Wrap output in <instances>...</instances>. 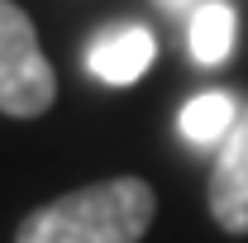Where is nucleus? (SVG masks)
Here are the masks:
<instances>
[{
  "instance_id": "nucleus-3",
  "label": "nucleus",
  "mask_w": 248,
  "mask_h": 243,
  "mask_svg": "<svg viewBox=\"0 0 248 243\" xmlns=\"http://www.w3.org/2000/svg\"><path fill=\"white\" fill-rule=\"evenodd\" d=\"M205 200H210V214L224 234H248V100L239 105V120L219 143Z\"/></svg>"
},
{
  "instance_id": "nucleus-2",
  "label": "nucleus",
  "mask_w": 248,
  "mask_h": 243,
  "mask_svg": "<svg viewBox=\"0 0 248 243\" xmlns=\"http://www.w3.org/2000/svg\"><path fill=\"white\" fill-rule=\"evenodd\" d=\"M53 100H58V76L38 48L33 19L15 0H0V115L33 120L53 110Z\"/></svg>"
},
{
  "instance_id": "nucleus-5",
  "label": "nucleus",
  "mask_w": 248,
  "mask_h": 243,
  "mask_svg": "<svg viewBox=\"0 0 248 243\" xmlns=\"http://www.w3.org/2000/svg\"><path fill=\"white\" fill-rule=\"evenodd\" d=\"M229 48H234V10L224 0L201 5L196 19H191V58L215 67V62L229 58Z\"/></svg>"
},
{
  "instance_id": "nucleus-6",
  "label": "nucleus",
  "mask_w": 248,
  "mask_h": 243,
  "mask_svg": "<svg viewBox=\"0 0 248 243\" xmlns=\"http://www.w3.org/2000/svg\"><path fill=\"white\" fill-rule=\"evenodd\" d=\"M234 120H239L234 95L205 91V95H196V100L182 110V134L196 138V143H215V138H224V134L234 129Z\"/></svg>"
},
{
  "instance_id": "nucleus-4",
  "label": "nucleus",
  "mask_w": 248,
  "mask_h": 243,
  "mask_svg": "<svg viewBox=\"0 0 248 243\" xmlns=\"http://www.w3.org/2000/svg\"><path fill=\"white\" fill-rule=\"evenodd\" d=\"M153 53L157 48H153V33L148 29H115L86 53V67L105 86H129V81H139L148 72Z\"/></svg>"
},
{
  "instance_id": "nucleus-1",
  "label": "nucleus",
  "mask_w": 248,
  "mask_h": 243,
  "mask_svg": "<svg viewBox=\"0 0 248 243\" xmlns=\"http://www.w3.org/2000/svg\"><path fill=\"white\" fill-rule=\"evenodd\" d=\"M157 214V196L143 177L77 186L19 219L15 243H139Z\"/></svg>"
}]
</instances>
